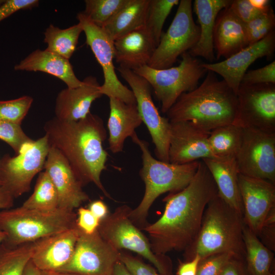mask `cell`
<instances>
[{"label": "cell", "mask_w": 275, "mask_h": 275, "mask_svg": "<svg viewBox=\"0 0 275 275\" xmlns=\"http://www.w3.org/2000/svg\"><path fill=\"white\" fill-rule=\"evenodd\" d=\"M0 140L11 147L16 155L34 140L28 136L21 125L0 121Z\"/></svg>", "instance_id": "38"}, {"label": "cell", "mask_w": 275, "mask_h": 275, "mask_svg": "<svg viewBox=\"0 0 275 275\" xmlns=\"http://www.w3.org/2000/svg\"><path fill=\"white\" fill-rule=\"evenodd\" d=\"M229 7L245 23L272 9L270 5H263L256 0H233Z\"/></svg>", "instance_id": "39"}, {"label": "cell", "mask_w": 275, "mask_h": 275, "mask_svg": "<svg viewBox=\"0 0 275 275\" xmlns=\"http://www.w3.org/2000/svg\"><path fill=\"white\" fill-rule=\"evenodd\" d=\"M33 102L31 96L0 100V121L21 125Z\"/></svg>", "instance_id": "36"}, {"label": "cell", "mask_w": 275, "mask_h": 275, "mask_svg": "<svg viewBox=\"0 0 275 275\" xmlns=\"http://www.w3.org/2000/svg\"><path fill=\"white\" fill-rule=\"evenodd\" d=\"M21 206L43 211H51L59 208L57 189L45 171L39 173L33 193Z\"/></svg>", "instance_id": "33"}, {"label": "cell", "mask_w": 275, "mask_h": 275, "mask_svg": "<svg viewBox=\"0 0 275 275\" xmlns=\"http://www.w3.org/2000/svg\"><path fill=\"white\" fill-rule=\"evenodd\" d=\"M179 0H150L145 26L157 46L162 34L164 22Z\"/></svg>", "instance_id": "34"}, {"label": "cell", "mask_w": 275, "mask_h": 275, "mask_svg": "<svg viewBox=\"0 0 275 275\" xmlns=\"http://www.w3.org/2000/svg\"><path fill=\"white\" fill-rule=\"evenodd\" d=\"M39 4L38 0H6L0 5V22L17 11L32 9Z\"/></svg>", "instance_id": "44"}, {"label": "cell", "mask_w": 275, "mask_h": 275, "mask_svg": "<svg viewBox=\"0 0 275 275\" xmlns=\"http://www.w3.org/2000/svg\"><path fill=\"white\" fill-rule=\"evenodd\" d=\"M38 241L14 246L3 242L0 244V275H23Z\"/></svg>", "instance_id": "32"}, {"label": "cell", "mask_w": 275, "mask_h": 275, "mask_svg": "<svg viewBox=\"0 0 275 275\" xmlns=\"http://www.w3.org/2000/svg\"><path fill=\"white\" fill-rule=\"evenodd\" d=\"M237 104L234 91L213 72L207 71L200 85L183 93L166 114L170 122L189 121L210 132L234 123Z\"/></svg>", "instance_id": "3"}, {"label": "cell", "mask_w": 275, "mask_h": 275, "mask_svg": "<svg viewBox=\"0 0 275 275\" xmlns=\"http://www.w3.org/2000/svg\"><path fill=\"white\" fill-rule=\"evenodd\" d=\"M113 275H131L124 264L119 260L116 264Z\"/></svg>", "instance_id": "51"}, {"label": "cell", "mask_w": 275, "mask_h": 275, "mask_svg": "<svg viewBox=\"0 0 275 275\" xmlns=\"http://www.w3.org/2000/svg\"><path fill=\"white\" fill-rule=\"evenodd\" d=\"M243 128L234 123L211 130L208 144L214 158L235 157L241 146Z\"/></svg>", "instance_id": "30"}, {"label": "cell", "mask_w": 275, "mask_h": 275, "mask_svg": "<svg viewBox=\"0 0 275 275\" xmlns=\"http://www.w3.org/2000/svg\"><path fill=\"white\" fill-rule=\"evenodd\" d=\"M14 70L49 74L63 81L68 88L78 87L83 83L76 77L69 60L46 49L33 51L16 64Z\"/></svg>", "instance_id": "25"}, {"label": "cell", "mask_w": 275, "mask_h": 275, "mask_svg": "<svg viewBox=\"0 0 275 275\" xmlns=\"http://www.w3.org/2000/svg\"><path fill=\"white\" fill-rule=\"evenodd\" d=\"M100 220L87 208L79 207L76 214V226L82 232L90 234L98 229Z\"/></svg>", "instance_id": "43"}, {"label": "cell", "mask_w": 275, "mask_h": 275, "mask_svg": "<svg viewBox=\"0 0 275 275\" xmlns=\"http://www.w3.org/2000/svg\"><path fill=\"white\" fill-rule=\"evenodd\" d=\"M234 124L275 132V84L240 85Z\"/></svg>", "instance_id": "14"}, {"label": "cell", "mask_w": 275, "mask_h": 275, "mask_svg": "<svg viewBox=\"0 0 275 275\" xmlns=\"http://www.w3.org/2000/svg\"><path fill=\"white\" fill-rule=\"evenodd\" d=\"M181 57L180 64L176 67L156 69L145 65L133 71L149 84L161 103L163 114L183 93L197 87L199 80L207 72L203 62L188 51Z\"/></svg>", "instance_id": "7"}, {"label": "cell", "mask_w": 275, "mask_h": 275, "mask_svg": "<svg viewBox=\"0 0 275 275\" xmlns=\"http://www.w3.org/2000/svg\"><path fill=\"white\" fill-rule=\"evenodd\" d=\"M117 70L133 93L143 123L155 146L156 157L159 160L169 162L170 122L167 117L160 115L154 104L149 84L133 70L120 66Z\"/></svg>", "instance_id": "12"}, {"label": "cell", "mask_w": 275, "mask_h": 275, "mask_svg": "<svg viewBox=\"0 0 275 275\" xmlns=\"http://www.w3.org/2000/svg\"><path fill=\"white\" fill-rule=\"evenodd\" d=\"M43 128L49 146L60 152L83 185L93 183L112 199L101 180L108 155L103 147L107 132L102 119L91 113L76 121L54 117Z\"/></svg>", "instance_id": "2"}, {"label": "cell", "mask_w": 275, "mask_h": 275, "mask_svg": "<svg viewBox=\"0 0 275 275\" xmlns=\"http://www.w3.org/2000/svg\"><path fill=\"white\" fill-rule=\"evenodd\" d=\"M245 261L250 275H269L274 254L245 225L243 229Z\"/></svg>", "instance_id": "29"}, {"label": "cell", "mask_w": 275, "mask_h": 275, "mask_svg": "<svg viewBox=\"0 0 275 275\" xmlns=\"http://www.w3.org/2000/svg\"><path fill=\"white\" fill-rule=\"evenodd\" d=\"M234 256L236 255L232 253H222L201 259L196 275H219L227 262Z\"/></svg>", "instance_id": "40"}, {"label": "cell", "mask_w": 275, "mask_h": 275, "mask_svg": "<svg viewBox=\"0 0 275 275\" xmlns=\"http://www.w3.org/2000/svg\"><path fill=\"white\" fill-rule=\"evenodd\" d=\"M269 275H275L274 269H272Z\"/></svg>", "instance_id": "54"}, {"label": "cell", "mask_w": 275, "mask_h": 275, "mask_svg": "<svg viewBox=\"0 0 275 275\" xmlns=\"http://www.w3.org/2000/svg\"><path fill=\"white\" fill-rule=\"evenodd\" d=\"M23 275H41V272L31 260L25 266Z\"/></svg>", "instance_id": "50"}, {"label": "cell", "mask_w": 275, "mask_h": 275, "mask_svg": "<svg viewBox=\"0 0 275 275\" xmlns=\"http://www.w3.org/2000/svg\"><path fill=\"white\" fill-rule=\"evenodd\" d=\"M81 86L66 88L58 94L54 107L56 118L63 121H76L90 113L93 102L102 96L97 78L90 75L82 80Z\"/></svg>", "instance_id": "21"}, {"label": "cell", "mask_w": 275, "mask_h": 275, "mask_svg": "<svg viewBox=\"0 0 275 275\" xmlns=\"http://www.w3.org/2000/svg\"><path fill=\"white\" fill-rule=\"evenodd\" d=\"M275 15L272 9L245 23L249 45L255 43L274 31Z\"/></svg>", "instance_id": "37"}, {"label": "cell", "mask_w": 275, "mask_h": 275, "mask_svg": "<svg viewBox=\"0 0 275 275\" xmlns=\"http://www.w3.org/2000/svg\"><path fill=\"white\" fill-rule=\"evenodd\" d=\"M131 138L142 153L140 175L145 184V192L139 205L131 210L130 217L136 226L144 228L149 210L155 200L165 193H176L186 187L196 175L200 161L182 164L161 161L153 157L148 143L140 139L136 132Z\"/></svg>", "instance_id": "5"}, {"label": "cell", "mask_w": 275, "mask_h": 275, "mask_svg": "<svg viewBox=\"0 0 275 275\" xmlns=\"http://www.w3.org/2000/svg\"><path fill=\"white\" fill-rule=\"evenodd\" d=\"M244 224L257 236L269 212L275 208V183L238 175Z\"/></svg>", "instance_id": "16"}, {"label": "cell", "mask_w": 275, "mask_h": 275, "mask_svg": "<svg viewBox=\"0 0 275 275\" xmlns=\"http://www.w3.org/2000/svg\"><path fill=\"white\" fill-rule=\"evenodd\" d=\"M109 99V149L114 154L122 151L126 139L135 133L143 123L136 103H127L115 98Z\"/></svg>", "instance_id": "24"}, {"label": "cell", "mask_w": 275, "mask_h": 275, "mask_svg": "<svg viewBox=\"0 0 275 275\" xmlns=\"http://www.w3.org/2000/svg\"><path fill=\"white\" fill-rule=\"evenodd\" d=\"M76 18L85 33L86 43L102 68L104 81L100 90L102 95L127 103H136L133 92L119 80L115 72L114 41L101 26L90 21L81 12Z\"/></svg>", "instance_id": "11"}, {"label": "cell", "mask_w": 275, "mask_h": 275, "mask_svg": "<svg viewBox=\"0 0 275 275\" xmlns=\"http://www.w3.org/2000/svg\"><path fill=\"white\" fill-rule=\"evenodd\" d=\"M275 48L274 31L259 41L249 45L235 54L218 63H203V67L221 76L237 94L242 78L248 67L259 58L269 57Z\"/></svg>", "instance_id": "19"}, {"label": "cell", "mask_w": 275, "mask_h": 275, "mask_svg": "<svg viewBox=\"0 0 275 275\" xmlns=\"http://www.w3.org/2000/svg\"><path fill=\"white\" fill-rule=\"evenodd\" d=\"M213 42L216 59H225L249 45L245 23L229 6L217 15L213 30Z\"/></svg>", "instance_id": "22"}, {"label": "cell", "mask_w": 275, "mask_h": 275, "mask_svg": "<svg viewBox=\"0 0 275 275\" xmlns=\"http://www.w3.org/2000/svg\"><path fill=\"white\" fill-rule=\"evenodd\" d=\"M275 208L266 216L258 237L269 249L274 251Z\"/></svg>", "instance_id": "45"}, {"label": "cell", "mask_w": 275, "mask_h": 275, "mask_svg": "<svg viewBox=\"0 0 275 275\" xmlns=\"http://www.w3.org/2000/svg\"><path fill=\"white\" fill-rule=\"evenodd\" d=\"M156 47L144 26L114 41L115 60L120 67L134 71L148 65Z\"/></svg>", "instance_id": "23"}, {"label": "cell", "mask_w": 275, "mask_h": 275, "mask_svg": "<svg viewBox=\"0 0 275 275\" xmlns=\"http://www.w3.org/2000/svg\"><path fill=\"white\" fill-rule=\"evenodd\" d=\"M261 84H275L274 61L263 67L247 71L242 78L240 85Z\"/></svg>", "instance_id": "41"}, {"label": "cell", "mask_w": 275, "mask_h": 275, "mask_svg": "<svg viewBox=\"0 0 275 275\" xmlns=\"http://www.w3.org/2000/svg\"><path fill=\"white\" fill-rule=\"evenodd\" d=\"M217 193L214 180L201 160L188 185L166 196L162 216L144 228L152 252L159 256L173 251L184 252L196 238L206 207Z\"/></svg>", "instance_id": "1"}, {"label": "cell", "mask_w": 275, "mask_h": 275, "mask_svg": "<svg viewBox=\"0 0 275 275\" xmlns=\"http://www.w3.org/2000/svg\"><path fill=\"white\" fill-rule=\"evenodd\" d=\"M83 30L78 23L61 29L50 24L44 33L45 49L69 60L75 51L78 39Z\"/></svg>", "instance_id": "31"}, {"label": "cell", "mask_w": 275, "mask_h": 275, "mask_svg": "<svg viewBox=\"0 0 275 275\" xmlns=\"http://www.w3.org/2000/svg\"><path fill=\"white\" fill-rule=\"evenodd\" d=\"M243 215L227 204L217 194L204 211L199 231L183 252L186 261L196 255L201 259L222 253L245 258Z\"/></svg>", "instance_id": "4"}, {"label": "cell", "mask_w": 275, "mask_h": 275, "mask_svg": "<svg viewBox=\"0 0 275 275\" xmlns=\"http://www.w3.org/2000/svg\"><path fill=\"white\" fill-rule=\"evenodd\" d=\"M201 258L196 255L191 259L181 262L177 271V275H196Z\"/></svg>", "instance_id": "47"}, {"label": "cell", "mask_w": 275, "mask_h": 275, "mask_svg": "<svg viewBox=\"0 0 275 275\" xmlns=\"http://www.w3.org/2000/svg\"><path fill=\"white\" fill-rule=\"evenodd\" d=\"M14 200L5 188L0 186V210L12 208Z\"/></svg>", "instance_id": "49"}, {"label": "cell", "mask_w": 275, "mask_h": 275, "mask_svg": "<svg viewBox=\"0 0 275 275\" xmlns=\"http://www.w3.org/2000/svg\"><path fill=\"white\" fill-rule=\"evenodd\" d=\"M0 186H1V183H0Z\"/></svg>", "instance_id": "56"}, {"label": "cell", "mask_w": 275, "mask_h": 275, "mask_svg": "<svg viewBox=\"0 0 275 275\" xmlns=\"http://www.w3.org/2000/svg\"><path fill=\"white\" fill-rule=\"evenodd\" d=\"M209 133L189 121L170 122L169 162L182 164L214 158L208 144Z\"/></svg>", "instance_id": "17"}, {"label": "cell", "mask_w": 275, "mask_h": 275, "mask_svg": "<svg viewBox=\"0 0 275 275\" xmlns=\"http://www.w3.org/2000/svg\"><path fill=\"white\" fill-rule=\"evenodd\" d=\"M120 260L131 275H163L139 259L124 253H120Z\"/></svg>", "instance_id": "42"}, {"label": "cell", "mask_w": 275, "mask_h": 275, "mask_svg": "<svg viewBox=\"0 0 275 275\" xmlns=\"http://www.w3.org/2000/svg\"><path fill=\"white\" fill-rule=\"evenodd\" d=\"M120 253L102 238L98 230L88 234L79 230L71 259L58 271L80 275H113Z\"/></svg>", "instance_id": "15"}, {"label": "cell", "mask_w": 275, "mask_h": 275, "mask_svg": "<svg viewBox=\"0 0 275 275\" xmlns=\"http://www.w3.org/2000/svg\"><path fill=\"white\" fill-rule=\"evenodd\" d=\"M74 211L58 208L51 211L22 206L0 210L3 241L10 245L32 242L61 233L76 226Z\"/></svg>", "instance_id": "6"}, {"label": "cell", "mask_w": 275, "mask_h": 275, "mask_svg": "<svg viewBox=\"0 0 275 275\" xmlns=\"http://www.w3.org/2000/svg\"><path fill=\"white\" fill-rule=\"evenodd\" d=\"M44 169L58 193L59 208L74 211L89 199L67 160L57 149L50 147Z\"/></svg>", "instance_id": "18"}, {"label": "cell", "mask_w": 275, "mask_h": 275, "mask_svg": "<svg viewBox=\"0 0 275 275\" xmlns=\"http://www.w3.org/2000/svg\"><path fill=\"white\" fill-rule=\"evenodd\" d=\"M219 275H250L245 258L234 256L226 264Z\"/></svg>", "instance_id": "46"}, {"label": "cell", "mask_w": 275, "mask_h": 275, "mask_svg": "<svg viewBox=\"0 0 275 275\" xmlns=\"http://www.w3.org/2000/svg\"><path fill=\"white\" fill-rule=\"evenodd\" d=\"M41 275H80L63 271H41Z\"/></svg>", "instance_id": "52"}, {"label": "cell", "mask_w": 275, "mask_h": 275, "mask_svg": "<svg viewBox=\"0 0 275 275\" xmlns=\"http://www.w3.org/2000/svg\"><path fill=\"white\" fill-rule=\"evenodd\" d=\"M199 37L200 28L194 20L191 1H180L172 22L162 33L147 65L156 69L171 67L180 56L195 46Z\"/></svg>", "instance_id": "9"}, {"label": "cell", "mask_w": 275, "mask_h": 275, "mask_svg": "<svg viewBox=\"0 0 275 275\" xmlns=\"http://www.w3.org/2000/svg\"><path fill=\"white\" fill-rule=\"evenodd\" d=\"M131 210L123 205L101 219L97 229L99 235L114 249L135 252L151 262L160 273L170 275L166 260L152 252L149 240L131 220Z\"/></svg>", "instance_id": "8"}, {"label": "cell", "mask_w": 275, "mask_h": 275, "mask_svg": "<svg viewBox=\"0 0 275 275\" xmlns=\"http://www.w3.org/2000/svg\"><path fill=\"white\" fill-rule=\"evenodd\" d=\"M49 148L44 135L18 155L6 154L0 158L1 185L14 199L30 191L33 178L44 169Z\"/></svg>", "instance_id": "10"}, {"label": "cell", "mask_w": 275, "mask_h": 275, "mask_svg": "<svg viewBox=\"0 0 275 275\" xmlns=\"http://www.w3.org/2000/svg\"><path fill=\"white\" fill-rule=\"evenodd\" d=\"M5 1L0 0V5H1Z\"/></svg>", "instance_id": "55"}, {"label": "cell", "mask_w": 275, "mask_h": 275, "mask_svg": "<svg viewBox=\"0 0 275 275\" xmlns=\"http://www.w3.org/2000/svg\"><path fill=\"white\" fill-rule=\"evenodd\" d=\"M129 0H85L84 14L95 24L102 26L114 17Z\"/></svg>", "instance_id": "35"}, {"label": "cell", "mask_w": 275, "mask_h": 275, "mask_svg": "<svg viewBox=\"0 0 275 275\" xmlns=\"http://www.w3.org/2000/svg\"><path fill=\"white\" fill-rule=\"evenodd\" d=\"M235 159L240 174L275 183V132L243 128Z\"/></svg>", "instance_id": "13"}, {"label": "cell", "mask_w": 275, "mask_h": 275, "mask_svg": "<svg viewBox=\"0 0 275 275\" xmlns=\"http://www.w3.org/2000/svg\"><path fill=\"white\" fill-rule=\"evenodd\" d=\"M79 235L77 226L38 240L31 261L41 271H58L71 259Z\"/></svg>", "instance_id": "20"}, {"label": "cell", "mask_w": 275, "mask_h": 275, "mask_svg": "<svg viewBox=\"0 0 275 275\" xmlns=\"http://www.w3.org/2000/svg\"><path fill=\"white\" fill-rule=\"evenodd\" d=\"M6 234L0 229V244L4 241Z\"/></svg>", "instance_id": "53"}, {"label": "cell", "mask_w": 275, "mask_h": 275, "mask_svg": "<svg viewBox=\"0 0 275 275\" xmlns=\"http://www.w3.org/2000/svg\"><path fill=\"white\" fill-rule=\"evenodd\" d=\"M150 0H129L128 3L102 27L114 41L145 25Z\"/></svg>", "instance_id": "28"}, {"label": "cell", "mask_w": 275, "mask_h": 275, "mask_svg": "<svg viewBox=\"0 0 275 275\" xmlns=\"http://www.w3.org/2000/svg\"><path fill=\"white\" fill-rule=\"evenodd\" d=\"M210 173L218 195L243 215V206L238 184L239 174L235 157L202 159Z\"/></svg>", "instance_id": "26"}, {"label": "cell", "mask_w": 275, "mask_h": 275, "mask_svg": "<svg viewBox=\"0 0 275 275\" xmlns=\"http://www.w3.org/2000/svg\"><path fill=\"white\" fill-rule=\"evenodd\" d=\"M88 208L100 221L109 214L107 206L104 202L100 200L91 202Z\"/></svg>", "instance_id": "48"}, {"label": "cell", "mask_w": 275, "mask_h": 275, "mask_svg": "<svg viewBox=\"0 0 275 275\" xmlns=\"http://www.w3.org/2000/svg\"><path fill=\"white\" fill-rule=\"evenodd\" d=\"M231 0H195L194 11L200 25V37L188 52L193 57H201L210 63L214 61L213 33L219 12L230 6Z\"/></svg>", "instance_id": "27"}]
</instances>
